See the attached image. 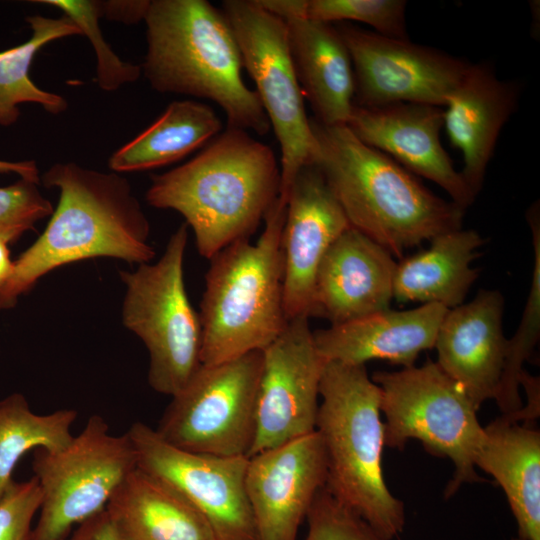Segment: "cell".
<instances>
[{"label":"cell","mask_w":540,"mask_h":540,"mask_svg":"<svg viewBox=\"0 0 540 540\" xmlns=\"http://www.w3.org/2000/svg\"><path fill=\"white\" fill-rule=\"evenodd\" d=\"M59 201L39 238L14 260L0 289V310L12 309L48 272L95 257L150 262V225L126 178L76 163H56L41 177Z\"/></svg>","instance_id":"cell-1"},{"label":"cell","mask_w":540,"mask_h":540,"mask_svg":"<svg viewBox=\"0 0 540 540\" xmlns=\"http://www.w3.org/2000/svg\"><path fill=\"white\" fill-rule=\"evenodd\" d=\"M281 168L274 151L249 132L227 128L198 155L152 176L149 205L180 213L198 253L211 259L249 237L280 197Z\"/></svg>","instance_id":"cell-2"},{"label":"cell","mask_w":540,"mask_h":540,"mask_svg":"<svg viewBox=\"0 0 540 540\" xmlns=\"http://www.w3.org/2000/svg\"><path fill=\"white\" fill-rule=\"evenodd\" d=\"M315 164L350 226L392 256L462 228L465 210L444 200L388 155L360 141L346 125L313 118Z\"/></svg>","instance_id":"cell-3"},{"label":"cell","mask_w":540,"mask_h":540,"mask_svg":"<svg viewBox=\"0 0 540 540\" xmlns=\"http://www.w3.org/2000/svg\"><path fill=\"white\" fill-rule=\"evenodd\" d=\"M141 67L159 93L215 102L227 128L265 135L271 129L255 90L242 78V57L223 12L206 0L150 1Z\"/></svg>","instance_id":"cell-4"},{"label":"cell","mask_w":540,"mask_h":540,"mask_svg":"<svg viewBox=\"0 0 540 540\" xmlns=\"http://www.w3.org/2000/svg\"><path fill=\"white\" fill-rule=\"evenodd\" d=\"M280 197L256 243L236 241L210 259L201 301V363L213 365L263 351L285 329Z\"/></svg>","instance_id":"cell-5"},{"label":"cell","mask_w":540,"mask_h":540,"mask_svg":"<svg viewBox=\"0 0 540 540\" xmlns=\"http://www.w3.org/2000/svg\"><path fill=\"white\" fill-rule=\"evenodd\" d=\"M316 431L327 459L326 487L382 536L405 524L404 504L383 476L381 390L365 365L325 362L319 385Z\"/></svg>","instance_id":"cell-6"},{"label":"cell","mask_w":540,"mask_h":540,"mask_svg":"<svg viewBox=\"0 0 540 540\" xmlns=\"http://www.w3.org/2000/svg\"><path fill=\"white\" fill-rule=\"evenodd\" d=\"M188 226L169 238L155 263L120 271L126 286L124 326L136 334L149 354L148 383L158 393L174 396L202 365V327L185 288L184 255Z\"/></svg>","instance_id":"cell-7"},{"label":"cell","mask_w":540,"mask_h":540,"mask_svg":"<svg viewBox=\"0 0 540 540\" xmlns=\"http://www.w3.org/2000/svg\"><path fill=\"white\" fill-rule=\"evenodd\" d=\"M371 379L381 390L384 446L402 450L410 439H417L430 454L450 458L455 470L446 497L463 483L482 481L475 457L484 427L471 400L436 362L378 371Z\"/></svg>","instance_id":"cell-8"},{"label":"cell","mask_w":540,"mask_h":540,"mask_svg":"<svg viewBox=\"0 0 540 540\" xmlns=\"http://www.w3.org/2000/svg\"><path fill=\"white\" fill-rule=\"evenodd\" d=\"M136 467V453L128 434H110L100 415L90 416L64 448L36 449L32 468L42 503L31 540H67L75 525L106 508Z\"/></svg>","instance_id":"cell-9"},{"label":"cell","mask_w":540,"mask_h":540,"mask_svg":"<svg viewBox=\"0 0 540 540\" xmlns=\"http://www.w3.org/2000/svg\"><path fill=\"white\" fill-rule=\"evenodd\" d=\"M262 351L201 365L162 414L155 431L195 453L249 457L256 436Z\"/></svg>","instance_id":"cell-10"},{"label":"cell","mask_w":540,"mask_h":540,"mask_svg":"<svg viewBox=\"0 0 540 540\" xmlns=\"http://www.w3.org/2000/svg\"><path fill=\"white\" fill-rule=\"evenodd\" d=\"M221 11L279 143L280 198L286 202L297 172L313 164L317 155V142L290 55L286 22L256 0H225Z\"/></svg>","instance_id":"cell-11"},{"label":"cell","mask_w":540,"mask_h":540,"mask_svg":"<svg viewBox=\"0 0 540 540\" xmlns=\"http://www.w3.org/2000/svg\"><path fill=\"white\" fill-rule=\"evenodd\" d=\"M126 433L137 467L186 498L206 519L216 540H258L245 485L249 457L182 450L143 422L133 423Z\"/></svg>","instance_id":"cell-12"},{"label":"cell","mask_w":540,"mask_h":540,"mask_svg":"<svg viewBox=\"0 0 540 540\" xmlns=\"http://www.w3.org/2000/svg\"><path fill=\"white\" fill-rule=\"evenodd\" d=\"M335 27L351 58L356 106H445L470 66L437 49L386 37L349 22H339Z\"/></svg>","instance_id":"cell-13"},{"label":"cell","mask_w":540,"mask_h":540,"mask_svg":"<svg viewBox=\"0 0 540 540\" xmlns=\"http://www.w3.org/2000/svg\"><path fill=\"white\" fill-rule=\"evenodd\" d=\"M262 355L256 436L249 457L316 430L325 364L306 315L289 320Z\"/></svg>","instance_id":"cell-14"},{"label":"cell","mask_w":540,"mask_h":540,"mask_svg":"<svg viewBox=\"0 0 540 540\" xmlns=\"http://www.w3.org/2000/svg\"><path fill=\"white\" fill-rule=\"evenodd\" d=\"M326 480L327 459L316 430L250 456L245 485L258 540H297Z\"/></svg>","instance_id":"cell-15"},{"label":"cell","mask_w":540,"mask_h":540,"mask_svg":"<svg viewBox=\"0 0 540 540\" xmlns=\"http://www.w3.org/2000/svg\"><path fill=\"white\" fill-rule=\"evenodd\" d=\"M350 226L315 164L296 174L286 198L282 232L283 299L287 320L310 318L318 267L332 243Z\"/></svg>","instance_id":"cell-16"},{"label":"cell","mask_w":540,"mask_h":540,"mask_svg":"<svg viewBox=\"0 0 540 540\" xmlns=\"http://www.w3.org/2000/svg\"><path fill=\"white\" fill-rule=\"evenodd\" d=\"M444 109L417 103L377 107L354 105L347 127L366 145L391 157L411 173L440 186L466 210L476 198L440 141Z\"/></svg>","instance_id":"cell-17"},{"label":"cell","mask_w":540,"mask_h":540,"mask_svg":"<svg viewBox=\"0 0 540 540\" xmlns=\"http://www.w3.org/2000/svg\"><path fill=\"white\" fill-rule=\"evenodd\" d=\"M504 297L481 289L467 303L448 309L434 348L437 365L455 381L476 410L496 398L505 364Z\"/></svg>","instance_id":"cell-18"},{"label":"cell","mask_w":540,"mask_h":540,"mask_svg":"<svg viewBox=\"0 0 540 540\" xmlns=\"http://www.w3.org/2000/svg\"><path fill=\"white\" fill-rule=\"evenodd\" d=\"M396 264L385 248L349 227L318 267L310 317L336 325L390 308Z\"/></svg>","instance_id":"cell-19"},{"label":"cell","mask_w":540,"mask_h":540,"mask_svg":"<svg viewBox=\"0 0 540 540\" xmlns=\"http://www.w3.org/2000/svg\"><path fill=\"white\" fill-rule=\"evenodd\" d=\"M447 311L436 303L408 310L388 308L313 331L315 347L325 362L365 365L385 360L412 367L421 352L434 348Z\"/></svg>","instance_id":"cell-20"},{"label":"cell","mask_w":540,"mask_h":540,"mask_svg":"<svg viewBox=\"0 0 540 540\" xmlns=\"http://www.w3.org/2000/svg\"><path fill=\"white\" fill-rule=\"evenodd\" d=\"M518 97L517 85L500 80L487 63H478L470 64L446 100L443 126L451 144L462 153L460 174L475 196Z\"/></svg>","instance_id":"cell-21"},{"label":"cell","mask_w":540,"mask_h":540,"mask_svg":"<svg viewBox=\"0 0 540 540\" xmlns=\"http://www.w3.org/2000/svg\"><path fill=\"white\" fill-rule=\"evenodd\" d=\"M285 22L296 77L313 119L324 126L347 125L354 107V73L337 28L309 19Z\"/></svg>","instance_id":"cell-22"},{"label":"cell","mask_w":540,"mask_h":540,"mask_svg":"<svg viewBox=\"0 0 540 540\" xmlns=\"http://www.w3.org/2000/svg\"><path fill=\"white\" fill-rule=\"evenodd\" d=\"M503 414L484 427L475 466L503 489L520 540H540V432Z\"/></svg>","instance_id":"cell-23"},{"label":"cell","mask_w":540,"mask_h":540,"mask_svg":"<svg viewBox=\"0 0 540 540\" xmlns=\"http://www.w3.org/2000/svg\"><path fill=\"white\" fill-rule=\"evenodd\" d=\"M105 509L121 540H216L206 519L186 498L138 467Z\"/></svg>","instance_id":"cell-24"},{"label":"cell","mask_w":540,"mask_h":540,"mask_svg":"<svg viewBox=\"0 0 540 540\" xmlns=\"http://www.w3.org/2000/svg\"><path fill=\"white\" fill-rule=\"evenodd\" d=\"M428 248L396 264L393 299L400 303H436L448 309L462 303L478 278L471 266L484 244L473 229H457L429 240Z\"/></svg>","instance_id":"cell-25"},{"label":"cell","mask_w":540,"mask_h":540,"mask_svg":"<svg viewBox=\"0 0 540 540\" xmlns=\"http://www.w3.org/2000/svg\"><path fill=\"white\" fill-rule=\"evenodd\" d=\"M221 128L210 106L194 100L171 102L148 128L111 155L109 168L134 172L176 162L215 138Z\"/></svg>","instance_id":"cell-26"},{"label":"cell","mask_w":540,"mask_h":540,"mask_svg":"<svg viewBox=\"0 0 540 540\" xmlns=\"http://www.w3.org/2000/svg\"><path fill=\"white\" fill-rule=\"evenodd\" d=\"M32 35L18 46L0 52V126H10L20 116L18 105L36 103L51 114L68 107L62 96L40 89L29 76L34 56L47 43L72 35H82L81 29L67 16L26 18Z\"/></svg>","instance_id":"cell-27"},{"label":"cell","mask_w":540,"mask_h":540,"mask_svg":"<svg viewBox=\"0 0 540 540\" xmlns=\"http://www.w3.org/2000/svg\"><path fill=\"white\" fill-rule=\"evenodd\" d=\"M77 416L73 409L36 414L18 392L0 401V497L14 482V469L28 451H58L71 442Z\"/></svg>","instance_id":"cell-28"},{"label":"cell","mask_w":540,"mask_h":540,"mask_svg":"<svg viewBox=\"0 0 540 540\" xmlns=\"http://www.w3.org/2000/svg\"><path fill=\"white\" fill-rule=\"evenodd\" d=\"M538 202L527 211L533 247V270L530 290L519 326L512 338L507 339L504 369L495 401L503 414H512L523 408L520 397V376L540 337V214Z\"/></svg>","instance_id":"cell-29"},{"label":"cell","mask_w":540,"mask_h":540,"mask_svg":"<svg viewBox=\"0 0 540 540\" xmlns=\"http://www.w3.org/2000/svg\"><path fill=\"white\" fill-rule=\"evenodd\" d=\"M63 11L86 35L97 57V83L105 91H115L122 85L135 82L141 67L121 60L105 42L99 27L103 15L102 2L91 0H39Z\"/></svg>","instance_id":"cell-30"},{"label":"cell","mask_w":540,"mask_h":540,"mask_svg":"<svg viewBox=\"0 0 540 540\" xmlns=\"http://www.w3.org/2000/svg\"><path fill=\"white\" fill-rule=\"evenodd\" d=\"M404 0H306L305 19L332 24L358 21L376 33L409 40Z\"/></svg>","instance_id":"cell-31"},{"label":"cell","mask_w":540,"mask_h":540,"mask_svg":"<svg viewBox=\"0 0 540 540\" xmlns=\"http://www.w3.org/2000/svg\"><path fill=\"white\" fill-rule=\"evenodd\" d=\"M305 540H392L339 502L326 487L316 494L307 513Z\"/></svg>","instance_id":"cell-32"},{"label":"cell","mask_w":540,"mask_h":540,"mask_svg":"<svg viewBox=\"0 0 540 540\" xmlns=\"http://www.w3.org/2000/svg\"><path fill=\"white\" fill-rule=\"evenodd\" d=\"M52 212L53 207L38 184L19 179L0 187V238L14 242Z\"/></svg>","instance_id":"cell-33"},{"label":"cell","mask_w":540,"mask_h":540,"mask_svg":"<svg viewBox=\"0 0 540 540\" xmlns=\"http://www.w3.org/2000/svg\"><path fill=\"white\" fill-rule=\"evenodd\" d=\"M42 503L35 476L14 481L0 497V540H31L32 521Z\"/></svg>","instance_id":"cell-34"},{"label":"cell","mask_w":540,"mask_h":540,"mask_svg":"<svg viewBox=\"0 0 540 540\" xmlns=\"http://www.w3.org/2000/svg\"><path fill=\"white\" fill-rule=\"evenodd\" d=\"M68 540H121V538L104 509L80 523Z\"/></svg>","instance_id":"cell-35"},{"label":"cell","mask_w":540,"mask_h":540,"mask_svg":"<svg viewBox=\"0 0 540 540\" xmlns=\"http://www.w3.org/2000/svg\"><path fill=\"white\" fill-rule=\"evenodd\" d=\"M149 4L150 1L102 2V12L110 20L136 23L144 20Z\"/></svg>","instance_id":"cell-36"},{"label":"cell","mask_w":540,"mask_h":540,"mask_svg":"<svg viewBox=\"0 0 540 540\" xmlns=\"http://www.w3.org/2000/svg\"><path fill=\"white\" fill-rule=\"evenodd\" d=\"M269 13L284 21L305 19L306 0H256Z\"/></svg>","instance_id":"cell-37"},{"label":"cell","mask_w":540,"mask_h":540,"mask_svg":"<svg viewBox=\"0 0 540 540\" xmlns=\"http://www.w3.org/2000/svg\"><path fill=\"white\" fill-rule=\"evenodd\" d=\"M0 174H16L35 184H40L41 177L37 164L32 161H6L0 160Z\"/></svg>","instance_id":"cell-38"},{"label":"cell","mask_w":540,"mask_h":540,"mask_svg":"<svg viewBox=\"0 0 540 540\" xmlns=\"http://www.w3.org/2000/svg\"><path fill=\"white\" fill-rule=\"evenodd\" d=\"M9 242L0 238V289L9 279L13 271V263L8 249Z\"/></svg>","instance_id":"cell-39"},{"label":"cell","mask_w":540,"mask_h":540,"mask_svg":"<svg viewBox=\"0 0 540 540\" xmlns=\"http://www.w3.org/2000/svg\"><path fill=\"white\" fill-rule=\"evenodd\" d=\"M512 540H520V539L517 537V538H513Z\"/></svg>","instance_id":"cell-40"},{"label":"cell","mask_w":540,"mask_h":540,"mask_svg":"<svg viewBox=\"0 0 540 540\" xmlns=\"http://www.w3.org/2000/svg\"><path fill=\"white\" fill-rule=\"evenodd\" d=\"M68 540V539H67Z\"/></svg>","instance_id":"cell-41"}]
</instances>
